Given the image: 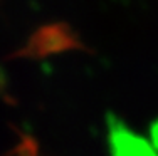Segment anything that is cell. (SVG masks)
Here are the masks:
<instances>
[{
    "instance_id": "7a4b0ae2",
    "label": "cell",
    "mask_w": 158,
    "mask_h": 156,
    "mask_svg": "<svg viewBox=\"0 0 158 156\" xmlns=\"http://www.w3.org/2000/svg\"><path fill=\"white\" fill-rule=\"evenodd\" d=\"M14 156H37L34 143H31V141H24V143L19 146V150L15 151Z\"/></svg>"
},
{
    "instance_id": "3957f363",
    "label": "cell",
    "mask_w": 158,
    "mask_h": 156,
    "mask_svg": "<svg viewBox=\"0 0 158 156\" xmlns=\"http://www.w3.org/2000/svg\"><path fill=\"white\" fill-rule=\"evenodd\" d=\"M153 138H155V144H156V148H158V126L153 129Z\"/></svg>"
},
{
    "instance_id": "6da1fadb",
    "label": "cell",
    "mask_w": 158,
    "mask_h": 156,
    "mask_svg": "<svg viewBox=\"0 0 158 156\" xmlns=\"http://www.w3.org/2000/svg\"><path fill=\"white\" fill-rule=\"evenodd\" d=\"M108 146L111 156H158L148 141L114 114H108Z\"/></svg>"
}]
</instances>
